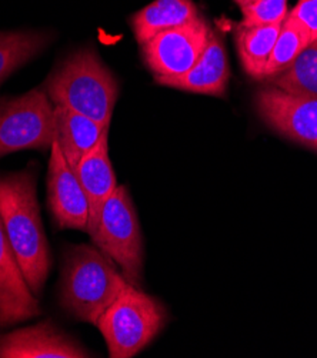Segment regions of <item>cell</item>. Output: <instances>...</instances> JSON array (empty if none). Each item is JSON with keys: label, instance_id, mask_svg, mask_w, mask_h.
<instances>
[{"label": "cell", "instance_id": "obj_1", "mask_svg": "<svg viewBox=\"0 0 317 358\" xmlns=\"http://www.w3.org/2000/svg\"><path fill=\"white\" fill-rule=\"evenodd\" d=\"M0 217L29 289L39 297L52 256L41 219L36 173L24 170L0 177Z\"/></svg>", "mask_w": 317, "mask_h": 358}, {"label": "cell", "instance_id": "obj_2", "mask_svg": "<svg viewBox=\"0 0 317 358\" xmlns=\"http://www.w3.org/2000/svg\"><path fill=\"white\" fill-rule=\"evenodd\" d=\"M129 284L116 263L100 248L70 245L63 256L59 303L76 320L96 326L99 317Z\"/></svg>", "mask_w": 317, "mask_h": 358}, {"label": "cell", "instance_id": "obj_3", "mask_svg": "<svg viewBox=\"0 0 317 358\" xmlns=\"http://www.w3.org/2000/svg\"><path fill=\"white\" fill-rule=\"evenodd\" d=\"M50 101L109 127L119 83L92 49H80L60 62L43 85Z\"/></svg>", "mask_w": 317, "mask_h": 358}, {"label": "cell", "instance_id": "obj_4", "mask_svg": "<svg viewBox=\"0 0 317 358\" xmlns=\"http://www.w3.org/2000/svg\"><path fill=\"white\" fill-rule=\"evenodd\" d=\"M167 323V311L155 297L129 284L97 320L109 357L132 358L146 348Z\"/></svg>", "mask_w": 317, "mask_h": 358}, {"label": "cell", "instance_id": "obj_5", "mask_svg": "<svg viewBox=\"0 0 317 358\" xmlns=\"http://www.w3.org/2000/svg\"><path fill=\"white\" fill-rule=\"evenodd\" d=\"M92 241L122 270L125 278L140 287L143 274V237L133 200L125 186H118L104 203Z\"/></svg>", "mask_w": 317, "mask_h": 358}, {"label": "cell", "instance_id": "obj_6", "mask_svg": "<svg viewBox=\"0 0 317 358\" xmlns=\"http://www.w3.org/2000/svg\"><path fill=\"white\" fill-rule=\"evenodd\" d=\"M55 138V104L43 86L0 100V157L22 150H50Z\"/></svg>", "mask_w": 317, "mask_h": 358}, {"label": "cell", "instance_id": "obj_7", "mask_svg": "<svg viewBox=\"0 0 317 358\" xmlns=\"http://www.w3.org/2000/svg\"><path fill=\"white\" fill-rule=\"evenodd\" d=\"M211 34L213 31L203 16L183 26L164 30L140 45L145 64L155 78L185 75L207 48Z\"/></svg>", "mask_w": 317, "mask_h": 358}, {"label": "cell", "instance_id": "obj_8", "mask_svg": "<svg viewBox=\"0 0 317 358\" xmlns=\"http://www.w3.org/2000/svg\"><path fill=\"white\" fill-rule=\"evenodd\" d=\"M256 107L274 131L317 152V97L269 89L256 94Z\"/></svg>", "mask_w": 317, "mask_h": 358}, {"label": "cell", "instance_id": "obj_9", "mask_svg": "<svg viewBox=\"0 0 317 358\" xmlns=\"http://www.w3.org/2000/svg\"><path fill=\"white\" fill-rule=\"evenodd\" d=\"M48 204L60 230H87L89 204L76 173L67 164L57 141L50 148L48 170Z\"/></svg>", "mask_w": 317, "mask_h": 358}, {"label": "cell", "instance_id": "obj_10", "mask_svg": "<svg viewBox=\"0 0 317 358\" xmlns=\"http://www.w3.org/2000/svg\"><path fill=\"white\" fill-rule=\"evenodd\" d=\"M92 354L50 320L0 336V358H87Z\"/></svg>", "mask_w": 317, "mask_h": 358}, {"label": "cell", "instance_id": "obj_11", "mask_svg": "<svg viewBox=\"0 0 317 358\" xmlns=\"http://www.w3.org/2000/svg\"><path fill=\"white\" fill-rule=\"evenodd\" d=\"M42 308L17 264L0 217V329L39 317Z\"/></svg>", "mask_w": 317, "mask_h": 358}, {"label": "cell", "instance_id": "obj_12", "mask_svg": "<svg viewBox=\"0 0 317 358\" xmlns=\"http://www.w3.org/2000/svg\"><path fill=\"white\" fill-rule=\"evenodd\" d=\"M108 133L109 129H106L97 145L82 159L75 170L89 204V223L86 230L89 236L96 231L103 206L118 187L116 176L109 157Z\"/></svg>", "mask_w": 317, "mask_h": 358}, {"label": "cell", "instance_id": "obj_13", "mask_svg": "<svg viewBox=\"0 0 317 358\" xmlns=\"http://www.w3.org/2000/svg\"><path fill=\"white\" fill-rule=\"evenodd\" d=\"M160 86L178 89L189 93L209 94L222 97L226 93L229 82V64L225 48L220 39L213 33L207 48L196 62V64L181 76L155 78Z\"/></svg>", "mask_w": 317, "mask_h": 358}, {"label": "cell", "instance_id": "obj_14", "mask_svg": "<svg viewBox=\"0 0 317 358\" xmlns=\"http://www.w3.org/2000/svg\"><path fill=\"white\" fill-rule=\"evenodd\" d=\"M56 117V141L73 171L78 169L82 159L97 145L103 127L93 119L78 113L63 106H55Z\"/></svg>", "mask_w": 317, "mask_h": 358}, {"label": "cell", "instance_id": "obj_15", "mask_svg": "<svg viewBox=\"0 0 317 358\" xmlns=\"http://www.w3.org/2000/svg\"><path fill=\"white\" fill-rule=\"evenodd\" d=\"M197 6L192 0H155L133 15L130 24L139 45L146 43L153 36L196 20Z\"/></svg>", "mask_w": 317, "mask_h": 358}, {"label": "cell", "instance_id": "obj_16", "mask_svg": "<svg viewBox=\"0 0 317 358\" xmlns=\"http://www.w3.org/2000/svg\"><path fill=\"white\" fill-rule=\"evenodd\" d=\"M281 23L266 26H240L236 42L237 52L246 73L255 79H263V73L273 46L280 33Z\"/></svg>", "mask_w": 317, "mask_h": 358}, {"label": "cell", "instance_id": "obj_17", "mask_svg": "<svg viewBox=\"0 0 317 358\" xmlns=\"http://www.w3.org/2000/svg\"><path fill=\"white\" fill-rule=\"evenodd\" d=\"M50 42L43 31L17 30L0 33V85L12 73L36 57Z\"/></svg>", "mask_w": 317, "mask_h": 358}, {"label": "cell", "instance_id": "obj_18", "mask_svg": "<svg viewBox=\"0 0 317 358\" xmlns=\"http://www.w3.org/2000/svg\"><path fill=\"white\" fill-rule=\"evenodd\" d=\"M317 38L310 29L292 15L281 23L277 41L266 64L263 79L279 76L293 63V60Z\"/></svg>", "mask_w": 317, "mask_h": 358}, {"label": "cell", "instance_id": "obj_19", "mask_svg": "<svg viewBox=\"0 0 317 358\" xmlns=\"http://www.w3.org/2000/svg\"><path fill=\"white\" fill-rule=\"evenodd\" d=\"M274 86L289 94L317 97V38L277 76Z\"/></svg>", "mask_w": 317, "mask_h": 358}, {"label": "cell", "instance_id": "obj_20", "mask_svg": "<svg viewBox=\"0 0 317 358\" xmlns=\"http://www.w3.org/2000/svg\"><path fill=\"white\" fill-rule=\"evenodd\" d=\"M243 20L240 26H266L283 23L288 17V0H258V2L241 8Z\"/></svg>", "mask_w": 317, "mask_h": 358}, {"label": "cell", "instance_id": "obj_21", "mask_svg": "<svg viewBox=\"0 0 317 358\" xmlns=\"http://www.w3.org/2000/svg\"><path fill=\"white\" fill-rule=\"evenodd\" d=\"M289 15L317 34V0H299L297 6Z\"/></svg>", "mask_w": 317, "mask_h": 358}, {"label": "cell", "instance_id": "obj_22", "mask_svg": "<svg viewBox=\"0 0 317 358\" xmlns=\"http://www.w3.org/2000/svg\"><path fill=\"white\" fill-rule=\"evenodd\" d=\"M234 2L240 6V8H244V6H249L255 2H258V0H234Z\"/></svg>", "mask_w": 317, "mask_h": 358}]
</instances>
